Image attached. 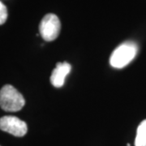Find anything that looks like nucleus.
I'll return each mask as SVG.
<instances>
[{"instance_id":"obj_2","label":"nucleus","mask_w":146,"mask_h":146,"mask_svg":"<svg viewBox=\"0 0 146 146\" xmlns=\"http://www.w3.org/2000/svg\"><path fill=\"white\" fill-rule=\"evenodd\" d=\"M25 104L23 95L12 85L6 84L0 90V106L9 112L21 110Z\"/></svg>"},{"instance_id":"obj_6","label":"nucleus","mask_w":146,"mask_h":146,"mask_svg":"<svg viewBox=\"0 0 146 146\" xmlns=\"http://www.w3.org/2000/svg\"><path fill=\"white\" fill-rule=\"evenodd\" d=\"M135 146H146V119L142 121L137 127Z\"/></svg>"},{"instance_id":"obj_5","label":"nucleus","mask_w":146,"mask_h":146,"mask_svg":"<svg viewBox=\"0 0 146 146\" xmlns=\"http://www.w3.org/2000/svg\"><path fill=\"white\" fill-rule=\"evenodd\" d=\"M71 70L72 66L67 62L58 63L55 68L53 70L50 76V82L53 86L56 88L62 87L65 82V78L71 72Z\"/></svg>"},{"instance_id":"obj_3","label":"nucleus","mask_w":146,"mask_h":146,"mask_svg":"<svg viewBox=\"0 0 146 146\" xmlns=\"http://www.w3.org/2000/svg\"><path fill=\"white\" fill-rule=\"evenodd\" d=\"M61 29V23L56 15L50 13L43 17L39 25L42 37L46 42H51L57 38Z\"/></svg>"},{"instance_id":"obj_4","label":"nucleus","mask_w":146,"mask_h":146,"mask_svg":"<svg viewBox=\"0 0 146 146\" xmlns=\"http://www.w3.org/2000/svg\"><path fill=\"white\" fill-rule=\"evenodd\" d=\"M0 129L17 137L24 136L28 131L26 123L16 116L0 118Z\"/></svg>"},{"instance_id":"obj_7","label":"nucleus","mask_w":146,"mask_h":146,"mask_svg":"<svg viewBox=\"0 0 146 146\" xmlns=\"http://www.w3.org/2000/svg\"><path fill=\"white\" fill-rule=\"evenodd\" d=\"M7 19V9L1 1H0V25H3Z\"/></svg>"},{"instance_id":"obj_1","label":"nucleus","mask_w":146,"mask_h":146,"mask_svg":"<svg viewBox=\"0 0 146 146\" xmlns=\"http://www.w3.org/2000/svg\"><path fill=\"white\" fill-rule=\"evenodd\" d=\"M138 52L136 42L128 41L122 43L115 49L110 58V63L115 68H123L134 59Z\"/></svg>"}]
</instances>
